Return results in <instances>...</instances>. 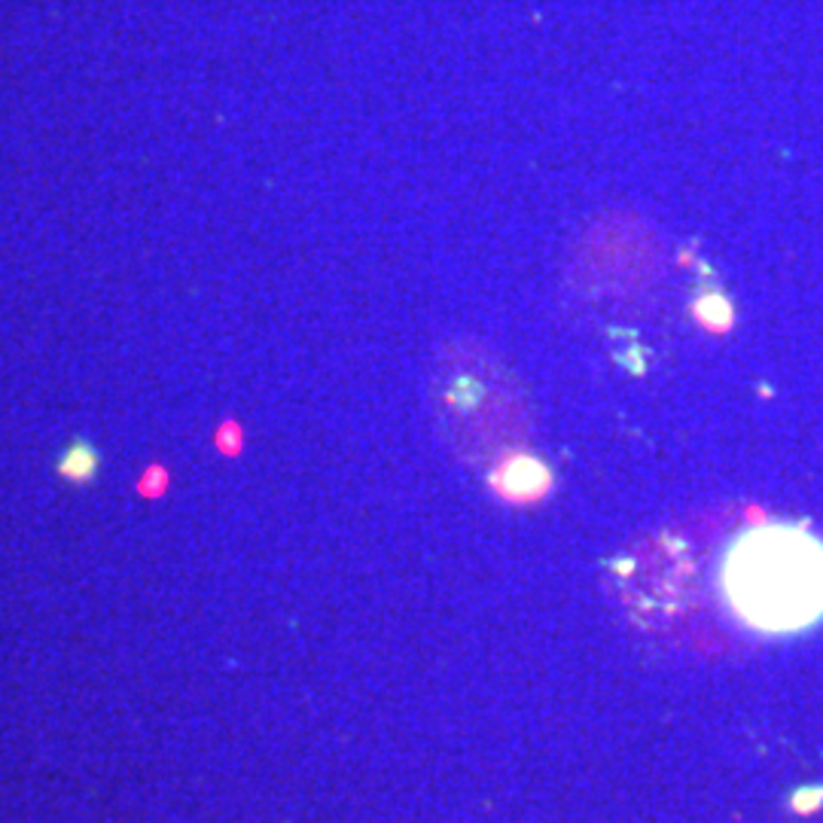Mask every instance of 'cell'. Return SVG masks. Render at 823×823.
Returning a JSON list of instances; mask_svg holds the SVG:
<instances>
[{"label":"cell","mask_w":823,"mask_h":823,"mask_svg":"<svg viewBox=\"0 0 823 823\" xmlns=\"http://www.w3.org/2000/svg\"><path fill=\"white\" fill-rule=\"evenodd\" d=\"M726 601L763 635H796L823 619V540L768 522L741 531L720 568Z\"/></svg>","instance_id":"1"},{"label":"cell","mask_w":823,"mask_h":823,"mask_svg":"<svg viewBox=\"0 0 823 823\" xmlns=\"http://www.w3.org/2000/svg\"><path fill=\"white\" fill-rule=\"evenodd\" d=\"M56 473L61 483L77 485V488L92 485L101 473V452L89 440L77 437L65 445V452L58 454Z\"/></svg>","instance_id":"2"},{"label":"cell","mask_w":823,"mask_h":823,"mask_svg":"<svg viewBox=\"0 0 823 823\" xmlns=\"http://www.w3.org/2000/svg\"><path fill=\"white\" fill-rule=\"evenodd\" d=\"M171 488V470L165 464H150V467L141 470L138 483H135V491L143 497V500H159V497L169 495Z\"/></svg>","instance_id":"3"},{"label":"cell","mask_w":823,"mask_h":823,"mask_svg":"<svg viewBox=\"0 0 823 823\" xmlns=\"http://www.w3.org/2000/svg\"><path fill=\"white\" fill-rule=\"evenodd\" d=\"M213 445H217V449H220L223 454H239V452H242V445H244L242 427L232 425V421H227V425H223L220 430H217V433H213Z\"/></svg>","instance_id":"4"}]
</instances>
